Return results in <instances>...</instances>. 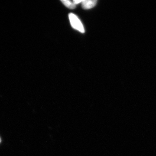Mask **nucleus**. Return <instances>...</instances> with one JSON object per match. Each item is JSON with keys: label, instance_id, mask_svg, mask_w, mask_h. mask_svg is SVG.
<instances>
[{"label": "nucleus", "instance_id": "nucleus-1", "mask_svg": "<svg viewBox=\"0 0 156 156\" xmlns=\"http://www.w3.org/2000/svg\"><path fill=\"white\" fill-rule=\"evenodd\" d=\"M69 19L71 25L73 28L76 30L82 33H84L85 32L83 26L76 15L73 13H70L69 14Z\"/></svg>", "mask_w": 156, "mask_h": 156}, {"label": "nucleus", "instance_id": "nucleus-2", "mask_svg": "<svg viewBox=\"0 0 156 156\" xmlns=\"http://www.w3.org/2000/svg\"><path fill=\"white\" fill-rule=\"evenodd\" d=\"M97 2L96 0H84L82 3V8L85 10L92 9L96 5Z\"/></svg>", "mask_w": 156, "mask_h": 156}, {"label": "nucleus", "instance_id": "nucleus-3", "mask_svg": "<svg viewBox=\"0 0 156 156\" xmlns=\"http://www.w3.org/2000/svg\"><path fill=\"white\" fill-rule=\"evenodd\" d=\"M61 2L63 3V5L69 9H75L76 5L71 1H69V0H62V1H61Z\"/></svg>", "mask_w": 156, "mask_h": 156}, {"label": "nucleus", "instance_id": "nucleus-4", "mask_svg": "<svg viewBox=\"0 0 156 156\" xmlns=\"http://www.w3.org/2000/svg\"><path fill=\"white\" fill-rule=\"evenodd\" d=\"M83 2V1H78V0H74V1H73V2L74 3V4L75 5H76L77 4H79L80 3H82V2Z\"/></svg>", "mask_w": 156, "mask_h": 156}, {"label": "nucleus", "instance_id": "nucleus-5", "mask_svg": "<svg viewBox=\"0 0 156 156\" xmlns=\"http://www.w3.org/2000/svg\"><path fill=\"white\" fill-rule=\"evenodd\" d=\"M1 138H0V143H1Z\"/></svg>", "mask_w": 156, "mask_h": 156}]
</instances>
